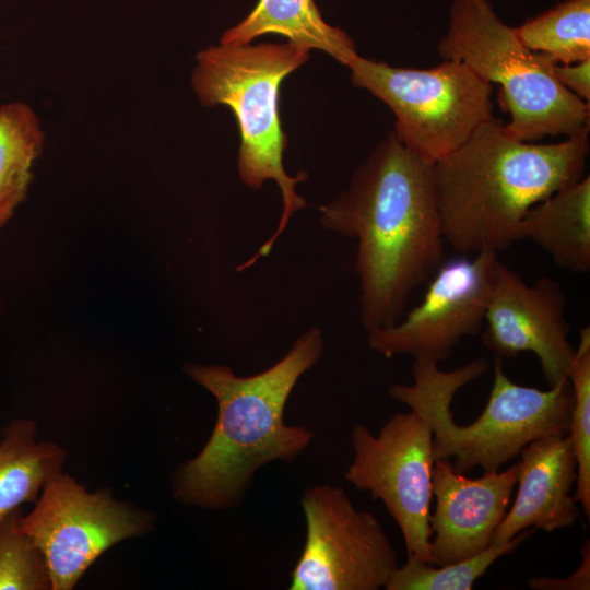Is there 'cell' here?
<instances>
[{
    "label": "cell",
    "mask_w": 590,
    "mask_h": 590,
    "mask_svg": "<svg viewBox=\"0 0 590 590\" xmlns=\"http://www.w3.org/2000/svg\"><path fill=\"white\" fill-rule=\"evenodd\" d=\"M309 49L286 44L211 46L197 55L192 86L202 105L227 106L240 133L238 174L249 188L274 180L282 193V213L275 231L258 251L236 270L244 271L267 257L294 213L306 206L296 185L306 172L290 176L283 165L287 137L280 118L282 81L309 59Z\"/></svg>",
    "instance_id": "5b68a950"
},
{
    "label": "cell",
    "mask_w": 590,
    "mask_h": 590,
    "mask_svg": "<svg viewBox=\"0 0 590 590\" xmlns=\"http://www.w3.org/2000/svg\"><path fill=\"white\" fill-rule=\"evenodd\" d=\"M19 507L0 519V590H51L46 557L20 527Z\"/></svg>",
    "instance_id": "7402d4cb"
},
{
    "label": "cell",
    "mask_w": 590,
    "mask_h": 590,
    "mask_svg": "<svg viewBox=\"0 0 590 590\" xmlns=\"http://www.w3.org/2000/svg\"><path fill=\"white\" fill-rule=\"evenodd\" d=\"M306 540L291 590H378L399 566L375 515L354 507L342 486L316 485L300 499Z\"/></svg>",
    "instance_id": "30bf717a"
},
{
    "label": "cell",
    "mask_w": 590,
    "mask_h": 590,
    "mask_svg": "<svg viewBox=\"0 0 590 590\" xmlns=\"http://www.w3.org/2000/svg\"><path fill=\"white\" fill-rule=\"evenodd\" d=\"M35 504L20 527L43 551L51 590L73 589L105 551L155 523L152 512L116 499L110 488L90 493L62 470L46 481Z\"/></svg>",
    "instance_id": "ba28073f"
},
{
    "label": "cell",
    "mask_w": 590,
    "mask_h": 590,
    "mask_svg": "<svg viewBox=\"0 0 590 590\" xmlns=\"http://www.w3.org/2000/svg\"><path fill=\"white\" fill-rule=\"evenodd\" d=\"M521 43L557 63L590 58V0H565L516 27Z\"/></svg>",
    "instance_id": "d6986e66"
},
{
    "label": "cell",
    "mask_w": 590,
    "mask_h": 590,
    "mask_svg": "<svg viewBox=\"0 0 590 590\" xmlns=\"http://www.w3.org/2000/svg\"><path fill=\"white\" fill-rule=\"evenodd\" d=\"M520 240L530 239L573 273L590 270V177L556 191L524 215Z\"/></svg>",
    "instance_id": "9a60e30c"
},
{
    "label": "cell",
    "mask_w": 590,
    "mask_h": 590,
    "mask_svg": "<svg viewBox=\"0 0 590 590\" xmlns=\"http://www.w3.org/2000/svg\"><path fill=\"white\" fill-rule=\"evenodd\" d=\"M518 464L505 471L469 479L455 471L450 460H436L433 469L434 514L432 565L444 566L485 551L504 519L517 484Z\"/></svg>",
    "instance_id": "4fadbf2b"
},
{
    "label": "cell",
    "mask_w": 590,
    "mask_h": 590,
    "mask_svg": "<svg viewBox=\"0 0 590 590\" xmlns=\"http://www.w3.org/2000/svg\"><path fill=\"white\" fill-rule=\"evenodd\" d=\"M44 141L39 119L27 104L0 107V228L25 200Z\"/></svg>",
    "instance_id": "ac0fdd59"
},
{
    "label": "cell",
    "mask_w": 590,
    "mask_h": 590,
    "mask_svg": "<svg viewBox=\"0 0 590 590\" xmlns=\"http://www.w3.org/2000/svg\"><path fill=\"white\" fill-rule=\"evenodd\" d=\"M554 75L568 91L590 103V58L574 63H556Z\"/></svg>",
    "instance_id": "cb8c5ba5"
},
{
    "label": "cell",
    "mask_w": 590,
    "mask_h": 590,
    "mask_svg": "<svg viewBox=\"0 0 590 590\" xmlns=\"http://www.w3.org/2000/svg\"><path fill=\"white\" fill-rule=\"evenodd\" d=\"M589 128L556 143L512 137L494 116L434 164L445 243L463 253H498L520 240L536 203L583 177Z\"/></svg>",
    "instance_id": "3957f363"
},
{
    "label": "cell",
    "mask_w": 590,
    "mask_h": 590,
    "mask_svg": "<svg viewBox=\"0 0 590 590\" xmlns=\"http://www.w3.org/2000/svg\"><path fill=\"white\" fill-rule=\"evenodd\" d=\"M346 67L354 86L391 109L400 141L433 163L461 146L494 116L492 84L460 61L446 59L428 69H413L357 54Z\"/></svg>",
    "instance_id": "52a82bcc"
},
{
    "label": "cell",
    "mask_w": 590,
    "mask_h": 590,
    "mask_svg": "<svg viewBox=\"0 0 590 590\" xmlns=\"http://www.w3.org/2000/svg\"><path fill=\"white\" fill-rule=\"evenodd\" d=\"M437 51L500 86L499 101L510 116L506 129L516 139L535 142L589 128L590 103L559 83L557 62L527 48L488 0H453Z\"/></svg>",
    "instance_id": "8992f818"
},
{
    "label": "cell",
    "mask_w": 590,
    "mask_h": 590,
    "mask_svg": "<svg viewBox=\"0 0 590 590\" xmlns=\"http://www.w3.org/2000/svg\"><path fill=\"white\" fill-rule=\"evenodd\" d=\"M497 260L498 253L483 251L438 267L418 305L394 324L367 333L369 347L387 358L448 359L484 323Z\"/></svg>",
    "instance_id": "8fae6325"
},
{
    "label": "cell",
    "mask_w": 590,
    "mask_h": 590,
    "mask_svg": "<svg viewBox=\"0 0 590 590\" xmlns=\"http://www.w3.org/2000/svg\"><path fill=\"white\" fill-rule=\"evenodd\" d=\"M433 429L417 412L396 413L374 435L357 424L345 479L384 503L401 530L408 556L432 565Z\"/></svg>",
    "instance_id": "9c48e42d"
},
{
    "label": "cell",
    "mask_w": 590,
    "mask_h": 590,
    "mask_svg": "<svg viewBox=\"0 0 590 590\" xmlns=\"http://www.w3.org/2000/svg\"><path fill=\"white\" fill-rule=\"evenodd\" d=\"M560 285L548 276L527 283L499 259L485 311L483 344L499 358L532 352L550 387L568 378L575 355Z\"/></svg>",
    "instance_id": "7c38bea8"
},
{
    "label": "cell",
    "mask_w": 590,
    "mask_h": 590,
    "mask_svg": "<svg viewBox=\"0 0 590 590\" xmlns=\"http://www.w3.org/2000/svg\"><path fill=\"white\" fill-rule=\"evenodd\" d=\"M581 564L568 578L535 576L528 580L534 590H589L590 589V543L586 540L581 546Z\"/></svg>",
    "instance_id": "603a6c76"
},
{
    "label": "cell",
    "mask_w": 590,
    "mask_h": 590,
    "mask_svg": "<svg viewBox=\"0 0 590 590\" xmlns=\"http://www.w3.org/2000/svg\"><path fill=\"white\" fill-rule=\"evenodd\" d=\"M434 164L392 131L354 172L321 225L357 243L361 320L367 333L394 324L413 291L439 267L444 237Z\"/></svg>",
    "instance_id": "6da1fadb"
},
{
    "label": "cell",
    "mask_w": 590,
    "mask_h": 590,
    "mask_svg": "<svg viewBox=\"0 0 590 590\" xmlns=\"http://www.w3.org/2000/svg\"><path fill=\"white\" fill-rule=\"evenodd\" d=\"M278 34L290 43L318 49L345 66L357 55L351 37L326 23L314 0H259L253 10L222 35L220 44L245 45Z\"/></svg>",
    "instance_id": "2e32d148"
},
{
    "label": "cell",
    "mask_w": 590,
    "mask_h": 590,
    "mask_svg": "<svg viewBox=\"0 0 590 590\" xmlns=\"http://www.w3.org/2000/svg\"><path fill=\"white\" fill-rule=\"evenodd\" d=\"M36 422L12 420L1 430L0 519L24 503H36L46 481L62 470L67 453L54 442L36 441Z\"/></svg>",
    "instance_id": "e0dca14e"
},
{
    "label": "cell",
    "mask_w": 590,
    "mask_h": 590,
    "mask_svg": "<svg viewBox=\"0 0 590 590\" xmlns=\"http://www.w3.org/2000/svg\"><path fill=\"white\" fill-rule=\"evenodd\" d=\"M322 353V332L314 327L279 362L252 376H238L226 365L186 364L185 373L216 399L217 418L201 451L176 470L174 497L205 509L234 507L260 468L291 462L307 449L312 430L287 425L283 416L298 379Z\"/></svg>",
    "instance_id": "7a4b0ae2"
},
{
    "label": "cell",
    "mask_w": 590,
    "mask_h": 590,
    "mask_svg": "<svg viewBox=\"0 0 590 590\" xmlns=\"http://www.w3.org/2000/svg\"><path fill=\"white\" fill-rule=\"evenodd\" d=\"M515 502L495 530L491 544H502L529 528L552 532L575 524L577 502L570 495L577 460L569 435L553 434L522 448Z\"/></svg>",
    "instance_id": "5bb4252c"
},
{
    "label": "cell",
    "mask_w": 590,
    "mask_h": 590,
    "mask_svg": "<svg viewBox=\"0 0 590 590\" xmlns=\"http://www.w3.org/2000/svg\"><path fill=\"white\" fill-rule=\"evenodd\" d=\"M574 402L569 437L577 460L575 500L590 520V328L583 327L568 373Z\"/></svg>",
    "instance_id": "44dd1931"
},
{
    "label": "cell",
    "mask_w": 590,
    "mask_h": 590,
    "mask_svg": "<svg viewBox=\"0 0 590 590\" xmlns=\"http://www.w3.org/2000/svg\"><path fill=\"white\" fill-rule=\"evenodd\" d=\"M488 363L475 358L450 371L438 363L414 359L413 382L393 384L388 394L421 414L433 429L436 460H450L463 473L480 467L484 472L517 457L529 442L553 434L567 435L574 402L568 378L548 390L518 385L504 373L502 358L494 364V380L482 414L471 424L453 422L450 410L457 391L484 375Z\"/></svg>",
    "instance_id": "277c9868"
},
{
    "label": "cell",
    "mask_w": 590,
    "mask_h": 590,
    "mask_svg": "<svg viewBox=\"0 0 590 590\" xmlns=\"http://www.w3.org/2000/svg\"><path fill=\"white\" fill-rule=\"evenodd\" d=\"M529 528L502 544H491L485 551L467 559L434 567L415 556H408L390 576L386 590H470L474 582L502 556L512 553L533 532Z\"/></svg>",
    "instance_id": "ffe728a7"
}]
</instances>
